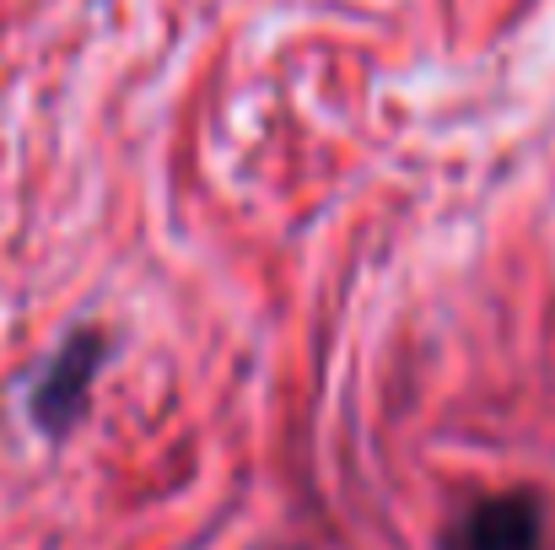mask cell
I'll use <instances>...</instances> for the list:
<instances>
[{
  "instance_id": "2",
  "label": "cell",
  "mask_w": 555,
  "mask_h": 550,
  "mask_svg": "<svg viewBox=\"0 0 555 550\" xmlns=\"http://www.w3.org/2000/svg\"><path fill=\"white\" fill-rule=\"evenodd\" d=\"M98 362H103V335H98V330H81V335H70V341L54 351V362L43 367V378L33 383V421H38L43 432L65 437V432L81 421L87 388H92V378H98Z\"/></svg>"
},
{
  "instance_id": "1",
  "label": "cell",
  "mask_w": 555,
  "mask_h": 550,
  "mask_svg": "<svg viewBox=\"0 0 555 550\" xmlns=\"http://www.w3.org/2000/svg\"><path fill=\"white\" fill-rule=\"evenodd\" d=\"M442 550H545V508L534 491L486 497L448 524Z\"/></svg>"
}]
</instances>
